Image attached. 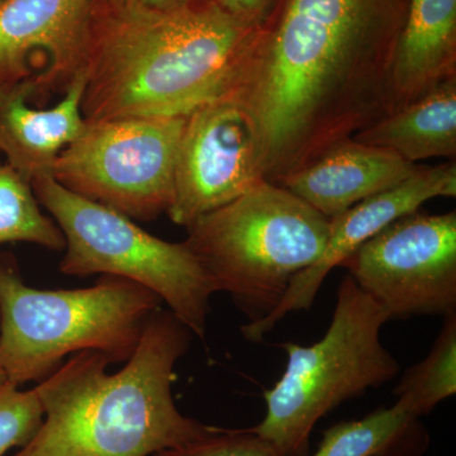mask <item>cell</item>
<instances>
[{
	"mask_svg": "<svg viewBox=\"0 0 456 456\" xmlns=\"http://www.w3.org/2000/svg\"><path fill=\"white\" fill-rule=\"evenodd\" d=\"M402 402L419 419L428 415L456 393V311L444 316L436 340L421 362L406 369L395 389Z\"/></svg>",
	"mask_w": 456,
	"mask_h": 456,
	"instance_id": "cell-18",
	"label": "cell"
},
{
	"mask_svg": "<svg viewBox=\"0 0 456 456\" xmlns=\"http://www.w3.org/2000/svg\"><path fill=\"white\" fill-rule=\"evenodd\" d=\"M97 0L0 4V84L31 80L35 104L65 93L84 70Z\"/></svg>",
	"mask_w": 456,
	"mask_h": 456,
	"instance_id": "cell-11",
	"label": "cell"
},
{
	"mask_svg": "<svg viewBox=\"0 0 456 456\" xmlns=\"http://www.w3.org/2000/svg\"><path fill=\"white\" fill-rule=\"evenodd\" d=\"M351 139L391 150L412 164L431 158L455 160L456 75Z\"/></svg>",
	"mask_w": 456,
	"mask_h": 456,
	"instance_id": "cell-16",
	"label": "cell"
},
{
	"mask_svg": "<svg viewBox=\"0 0 456 456\" xmlns=\"http://www.w3.org/2000/svg\"><path fill=\"white\" fill-rule=\"evenodd\" d=\"M419 167L391 150L347 139L275 184L331 220L362 200L397 187Z\"/></svg>",
	"mask_w": 456,
	"mask_h": 456,
	"instance_id": "cell-14",
	"label": "cell"
},
{
	"mask_svg": "<svg viewBox=\"0 0 456 456\" xmlns=\"http://www.w3.org/2000/svg\"><path fill=\"white\" fill-rule=\"evenodd\" d=\"M42 422L44 408L35 388L20 391L7 380L0 388V456L13 448H25Z\"/></svg>",
	"mask_w": 456,
	"mask_h": 456,
	"instance_id": "cell-20",
	"label": "cell"
},
{
	"mask_svg": "<svg viewBox=\"0 0 456 456\" xmlns=\"http://www.w3.org/2000/svg\"><path fill=\"white\" fill-rule=\"evenodd\" d=\"M42 208L65 240L62 274L112 275L160 297L191 334L204 338L217 288L185 242L164 241L134 220L68 191L50 175L31 182Z\"/></svg>",
	"mask_w": 456,
	"mask_h": 456,
	"instance_id": "cell-7",
	"label": "cell"
},
{
	"mask_svg": "<svg viewBox=\"0 0 456 456\" xmlns=\"http://www.w3.org/2000/svg\"><path fill=\"white\" fill-rule=\"evenodd\" d=\"M264 179L259 134L232 99L208 102L187 114L174 167L167 215L187 228Z\"/></svg>",
	"mask_w": 456,
	"mask_h": 456,
	"instance_id": "cell-10",
	"label": "cell"
},
{
	"mask_svg": "<svg viewBox=\"0 0 456 456\" xmlns=\"http://www.w3.org/2000/svg\"><path fill=\"white\" fill-rule=\"evenodd\" d=\"M86 73L80 71L51 108H36L31 80L0 84V152L29 183L50 175L59 155L82 134Z\"/></svg>",
	"mask_w": 456,
	"mask_h": 456,
	"instance_id": "cell-13",
	"label": "cell"
},
{
	"mask_svg": "<svg viewBox=\"0 0 456 456\" xmlns=\"http://www.w3.org/2000/svg\"><path fill=\"white\" fill-rule=\"evenodd\" d=\"M141 4L155 9H176L187 7V5L197 4L206 0H139Z\"/></svg>",
	"mask_w": 456,
	"mask_h": 456,
	"instance_id": "cell-23",
	"label": "cell"
},
{
	"mask_svg": "<svg viewBox=\"0 0 456 456\" xmlns=\"http://www.w3.org/2000/svg\"><path fill=\"white\" fill-rule=\"evenodd\" d=\"M340 266L389 320L444 317L456 311V213L403 216Z\"/></svg>",
	"mask_w": 456,
	"mask_h": 456,
	"instance_id": "cell-9",
	"label": "cell"
},
{
	"mask_svg": "<svg viewBox=\"0 0 456 456\" xmlns=\"http://www.w3.org/2000/svg\"><path fill=\"white\" fill-rule=\"evenodd\" d=\"M455 196V160L436 167L421 165L397 187L367 198L331 218L329 240L320 259L293 279L283 299L272 314L242 326V334L248 340L263 341L264 336L290 312L308 310L330 272L340 266L359 246L393 221L419 211L428 200Z\"/></svg>",
	"mask_w": 456,
	"mask_h": 456,
	"instance_id": "cell-12",
	"label": "cell"
},
{
	"mask_svg": "<svg viewBox=\"0 0 456 456\" xmlns=\"http://www.w3.org/2000/svg\"><path fill=\"white\" fill-rule=\"evenodd\" d=\"M410 0H273L226 94L250 114L275 183L391 114Z\"/></svg>",
	"mask_w": 456,
	"mask_h": 456,
	"instance_id": "cell-1",
	"label": "cell"
},
{
	"mask_svg": "<svg viewBox=\"0 0 456 456\" xmlns=\"http://www.w3.org/2000/svg\"><path fill=\"white\" fill-rule=\"evenodd\" d=\"M428 443L419 417L397 401L327 428L316 452L308 456H422Z\"/></svg>",
	"mask_w": 456,
	"mask_h": 456,
	"instance_id": "cell-17",
	"label": "cell"
},
{
	"mask_svg": "<svg viewBox=\"0 0 456 456\" xmlns=\"http://www.w3.org/2000/svg\"><path fill=\"white\" fill-rule=\"evenodd\" d=\"M187 230L185 245L217 292L231 294L248 322H256L275 310L293 279L320 259L330 220L292 191L261 180Z\"/></svg>",
	"mask_w": 456,
	"mask_h": 456,
	"instance_id": "cell-5",
	"label": "cell"
},
{
	"mask_svg": "<svg viewBox=\"0 0 456 456\" xmlns=\"http://www.w3.org/2000/svg\"><path fill=\"white\" fill-rule=\"evenodd\" d=\"M13 242L56 251L65 248L61 230L42 212L31 183L5 163L0 164V246Z\"/></svg>",
	"mask_w": 456,
	"mask_h": 456,
	"instance_id": "cell-19",
	"label": "cell"
},
{
	"mask_svg": "<svg viewBox=\"0 0 456 456\" xmlns=\"http://www.w3.org/2000/svg\"><path fill=\"white\" fill-rule=\"evenodd\" d=\"M161 303L142 285L112 275L82 289H36L13 259L0 260V369L20 387L41 382L82 351L126 362Z\"/></svg>",
	"mask_w": 456,
	"mask_h": 456,
	"instance_id": "cell-4",
	"label": "cell"
},
{
	"mask_svg": "<svg viewBox=\"0 0 456 456\" xmlns=\"http://www.w3.org/2000/svg\"><path fill=\"white\" fill-rule=\"evenodd\" d=\"M5 382H7V377H5V374L3 373L2 369H0V388L4 386Z\"/></svg>",
	"mask_w": 456,
	"mask_h": 456,
	"instance_id": "cell-24",
	"label": "cell"
},
{
	"mask_svg": "<svg viewBox=\"0 0 456 456\" xmlns=\"http://www.w3.org/2000/svg\"><path fill=\"white\" fill-rule=\"evenodd\" d=\"M152 456H284L270 441L248 428H213L211 432Z\"/></svg>",
	"mask_w": 456,
	"mask_h": 456,
	"instance_id": "cell-21",
	"label": "cell"
},
{
	"mask_svg": "<svg viewBox=\"0 0 456 456\" xmlns=\"http://www.w3.org/2000/svg\"><path fill=\"white\" fill-rule=\"evenodd\" d=\"M102 2H125V0H102Z\"/></svg>",
	"mask_w": 456,
	"mask_h": 456,
	"instance_id": "cell-25",
	"label": "cell"
},
{
	"mask_svg": "<svg viewBox=\"0 0 456 456\" xmlns=\"http://www.w3.org/2000/svg\"><path fill=\"white\" fill-rule=\"evenodd\" d=\"M193 336L160 308L117 373L98 351L75 354L35 387L44 422L13 456H150L211 432L179 412L171 391Z\"/></svg>",
	"mask_w": 456,
	"mask_h": 456,
	"instance_id": "cell-3",
	"label": "cell"
},
{
	"mask_svg": "<svg viewBox=\"0 0 456 456\" xmlns=\"http://www.w3.org/2000/svg\"><path fill=\"white\" fill-rule=\"evenodd\" d=\"M187 114L86 123L50 176L131 220L152 221L173 202L174 167Z\"/></svg>",
	"mask_w": 456,
	"mask_h": 456,
	"instance_id": "cell-8",
	"label": "cell"
},
{
	"mask_svg": "<svg viewBox=\"0 0 456 456\" xmlns=\"http://www.w3.org/2000/svg\"><path fill=\"white\" fill-rule=\"evenodd\" d=\"M255 28L212 0L176 9L97 0L84 64V119L182 116L224 98Z\"/></svg>",
	"mask_w": 456,
	"mask_h": 456,
	"instance_id": "cell-2",
	"label": "cell"
},
{
	"mask_svg": "<svg viewBox=\"0 0 456 456\" xmlns=\"http://www.w3.org/2000/svg\"><path fill=\"white\" fill-rule=\"evenodd\" d=\"M5 0H0V4H3V3H4Z\"/></svg>",
	"mask_w": 456,
	"mask_h": 456,
	"instance_id": "cell-26",
	"label": "cell"
},
{
	"mask_svg": "<svg viewBox=\"0 0 456 456\" xmlns=\"http://www.w3.org/2000/svg\"><path fill=\"white\" fill-rule=\"evenodd\" d=\"M456 75V0H410L393 62L391 113Z\"/></svg>",
	"mask_w": 456,
	"mask_h": 456,
	"instance_id": "cell-15",
	"label": "cell"
},
{
	"mask_svg": "<svg viewBox=\"0 0 456 456\" xmlns=\"http://www.w3.org/2000/svg\"><path fill=\"white\" fill-rule=\"evenodd\" d=\"M388 321L386 311L346 275L325 336L310 346L281 345L287 367L264 393L265 416L248 431L284 456H308L312 431L322 417L398 374L397 360L380 341Z\"/></svg>",
	"mask_w": 456,
	"mask_h": 456,
	"instance_id": "cell-6",
	"label": "cell"
},
{
	"mask_svg": "<svg viewBox=\"0 0 456 456\" xmlns=\"http://www.w3.org/2000/svg\"><path fill=\"white\" fill-rule=\"evenodd\" d=\"M212 2L227 13L244 20L248 25L257 27L268 13L273 0H212Z\"/></svg>",
	"mask_w": 456,
	"mask_h": 456,
	"instance_id": "cell-22",
	"label": "cell"
}]
</instances>
